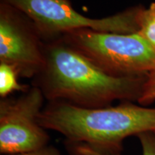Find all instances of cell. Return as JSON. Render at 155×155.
Listing matches in <instances>:
<instances>
[{
    "mask_svg": "<svg viewBox=\"0 0 155 155\" xmlns=\"http://www.w3.org/2000/svg\"><path fill=\"white\" fill-rule=\"evenodd\" d=\"M45 58L33 86L48 102L87 108L109 106L115 101L138 102L148 77L110 74L61 38L45 42Z\"/></svg>",
    "mask_w": 155,
    "mask_h": 155,
    "instance_id": "obj_1",
    "label": "cell"
},
{
    "mask_svg": "<svg viewBox=\"0 0 155 155\" xmlns=\"http://www.w3.org/2000/svg\"><path fill=\"white\" fill-rule=\"evenodd\" d=\"M38 121L47 130L63 135L65 144L100 150H123L127 137L155 131V108L130 101L96 108L51 101L42 109Z\"/></svg>",
    "mask_w": 155,
    "mask_h": 155,
    "instance_id": "obj_2",
    "label": "cell"
},
{
    "mask_svg": "<svg viewBox=\"0 0 155 155\" xmlns=\"http://www.w3.org/2000/svg\"><path fill=\"white\" fill-rule=\"evenodd\" d=\"M61 38L113 75L135 76L155 72V48L138 32L119 34L81 29Z\"/></svg>",
    "mask_w": 155,
    "mask_h": 155,
    "instance_id": "obj_3",
    "label": "cell"
},
{
    "mask_svg": "<svg viewBox=\"0 0 155 155\" xmlns=\"http://www.w3.org/2000/svg\"><path fill=\"white\" fill-rule=\"evenodd\" d=\"M30 18L45 41L55 40L81 29L119 34L138 32L139 14L142 6L131 7L103 18L86 17L73 8L70 0H2Z\"/></svg>",
    "mask_w": 155,
    "mask_h": 155,
    "instance_id": "obj_4",
    "label": "cell"
},
{
    "mask_svg": "<svg viewBox=\"0 0 155 155\" xmlns=\"http://www.w3.org/2000/svg\"><path fill=\"white\" fill-rule=\"evenodd\" d=\"M45 100L40 88L32 86L17 98L0 101V153L18 154L49 144L47 129L38 121Z\"/></svg>",
    "mask_w": 155,
    "mask_h": 155,
    "instance_id": "obj_5",
    "label": "cell"
},
{
    "mask_svg": "<svg viewBox=\"0 0 155 155\" xmlns=\"http://www.w3.org/2000/svg\"><path fill=\"white\" fill-rule=\"evenodd\" d=\"M0 63L11 65L19 76L35 78L43 69L45 42L32 21L9 4H0Z\"/></svg>",
    "mask_w": 155,
    "mask_h": 155,
    "instance_id": "obj_6",
    "label": "cell"
},
{
    "mask_svg": "<svg viewBox=\"0 0 155 155\" xmlns=\"http://www.w3.org/2000/svg\"><path fill=\"white\" fill-rule=\"evenodd\" d=\"M19 76L17 70L11 65L0 63V96L7 98L15 91L26 92L30 87L20 84L17 81Z\"/></svg>",
    "mask_w": 155,
    "mask_h": 155,
    "instance_id": "obj_7",
    "label": "cell"
},
{
    "mask_svg": "<svg viewBox=\"0 0 155 155\" xmlns=\"http://www.w3.org/2000/svg\"><path fill=\"white\" fill-rule=\"evenodd\" d=\"M138 33L155 48V2L148 8L142 6L139 14Z\"/></svg>",
    "mask_w": 155,
    "mask_h": 155,
    "instance_id": "obj_8",
    "label": "cell"
},
{
    "mask_svg": "<svg viewBox=\"0 0 155 155\" xmlns=\"http://www.w3.org/2000/svg\"><path fill=\"white\" fill-rule=\"evenodd\" d=\"M155 101V72L148 75L142 94L138 101L141 106H147Z\"/></svg>",
    "mask_w": 155,
    "mask_h": 155,
    "instance_id": "obj_9",
    "label": "cell"
},
{
    "mask_svg": "<svg viewBox=\"0 0 155 155\" xmlns=\"http://www.w3.org/2000/svg\"><path fill=\"white\" fill-rule=\"evenodd\" d=\"M123 150H100L85 146H74L71 149V155H121Z\"/></svg>",
    "mask_w": 155,
    "mask_h": 155,
    "instance_id": "obj_10",
    "label": "cell"
},
{
    "mask_svg": "<svg viewBox=\"0 0 155 155\" xmlns=\"http://www.w3.org/2000/svg\"><path fill=\"white\" fill-rule=\"evenodd\" d=\"M138 137L142 149V155H155V133L146 131L139 134Z\"/></svg>",
    "mask_w": 155,
    "mask_h": 155,
    "instance_id": "obj_11",
    "label": "cell"
},
{
    "mask_svg": "<svg viewBox=\"0 0 155 155\" xmlns=\"http://www.w3.org/2000/svg\"><path fill=\"white\" fill-rule=\"evenodd\" d=\"M4 155H63L57 148L51 145L42 147L38 150L30 151V152L18 153V154H4Z\"/></svg>",
    "mask_w": 155,
    "mask_h": 155,
    "instance_id": "obj_12",
    "label": "cell"
},
{
    "mask_svg": "<svg viewBox=\"0 0 155 155\" xmlns=\"http://www.w3.org/2000/svg\"><path fill=\"white\" fill-rule=\"evenodd\" d=\"M154 133H155V131H154Z\"/></svg>",
    "mask_w": 155,
    "mask_h": 155,
    "instance_id": "obj_13",
    "label": "cell"
}]
</instances>
